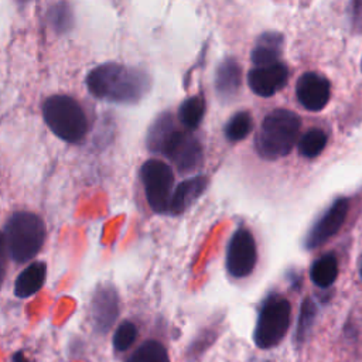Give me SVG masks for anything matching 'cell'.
<instances>
[{
	"label": "cell",
	"mask_w": 362,
	"mask_h": 362,
	"mask_svg": "<svg viewBox=\"0 0 362 362\" xmlns=\"http://www.w3.org/2000/svg\"><path fill=\"white\" fill-rule=\"evenodd\" d=\"M86 86L98 99L115 103H134L148 90L150 79L140 69L107 62L88 74Z\"/></svg>",
	"instance_id": "6da1fadb"
},
{
	"label": "cell",
	"mask_w": 362,
	"mask_h": 362,
	"mask_svg": "<svg viewBox=\"0 0 362 362\" xmlns=\"http://www.w3.org/2000/svg\"><path fill=\"white\" fill-rule=\"evenodd\" d=\"M300 124V117L291 110L276 109L270 112L256 134L257 153L267 160L287 156L297 141Z\"/></svg>",
	"instance_id": "7a4b0ae2"
},
{
	"label": "cell",
	"mask_w": 362,
	"mask_h": 362,
	"mask_svg": "<svg viewBox=\"0 0 362 362\" xmlns=\"http://www.w3.org/2000/svg\"><path fill=\"white\" fill-rule=\"evenodd\" d=\"M4 239L11 259L17 263H25L42 247L45 225L33 212H16L6 223Z\"/></svg>",
	"instance_id": "3957f363"
},
{
	"label": "cell",
	"mask_w": 362,
	"mask_h": 362,
	"mask_svg": "<svg viewBox=\"0 0 362 362\" xmlns=\"http://www.w3.org/2000/svg\"><path fill=\"white\" fill-rule=\"evenodd\" d=\"M47 126L59 139L75 143L88 132V120L81 105L66 95L49 96L42 105Z\"/></svg>",
	"instance_id": "277c9868"
},
{
	"label": "cell",
	"mask_w": 362,
	"mask_h": 362,
	"mask_svg": "<svg viewBox=\"0 0 362 362\" xmlns=\"http://www.w3.org/2000/svg\"><path fill=\"white\" fill-rule=\"evenodd\" d=\"M291 305L279 294H270L262 304L257 315L253 339L262 349L276 346L287 334L290 327Z\"/></svg>",
	"instance_id": "5b68a950"
},
{
	"label": "cell",
	"mask_w": 362,
	"mask_h": 362,
	"mask_svg": "<svg viewBox=\"0 0 362 362\" xmlns=\"http://www.w3.org/2000/svg\"><path fill=\"white\" fill-rule=\"evenodd\" d=\"M141 182L150 208L154 212H168L174 187L173 168L161 160H147L140 170Z\"/></svg>",
	"instance_id": "8992f818"
},
{
	"label": "cell",
	"mask_w": 362,
	"mask_h": 362,
	"mask_svg": "<svg viewBox=\"0 0 362 362\" xmlns=\"http://www.w3.org/2000/svg\"><path fill=\"white\" fill-rule=\"evenodd\" d=\"M257 260L256 242L252 232L246 228H239L233 232L226 250V269L230 276L243 279L249 276Z\"/></svg>",
	"instance_id": "52a82bcc"
},
{
	"label": "cell",
	"mask_w": 362,
	"mask_h": 362,
	"mask_svg": "<svg viewBox=\"0 0 362 362\" xmlns=\"http://www.w3.org/2000/svg\"><path fill=\"white\" fill-rule=\"evenodd\" d=\"M164 156L181 171L191 173L197 170L204 158L199 140L189 132L177 130L164 150Z\"/></svg>",
	"instance_id": "ba28073f"
},
{
	"label": "cell",
	"mask_w": 362,
	"mask_h": 362,
	"mask_svg": "<svg viewBox=\"0 0 362 362\" xmlns=\"http://www.w3.org/2000/svg\"><path fill=\"white\" fill-rule=\"evenodd\" d=\"M349 209V201L346 198H338L322 214V216L313 225L305 236V247L315 249L331 239L344 225Z\"/></svg>",
	"instance_id": "9c48e42d"
},
{
	"label": "cell",
	"mask_w": 362,
	"mask_h": 362,
	"mask_svg": "<svg viewBox=\"0 0 362 362\" xmlns=\"http://www.w3.org/2000/svg\"><path fill=\"white\" fill-rule=\"evenodd\" d=\"M329 95V81L317 72H305L297 81L296 96L307 110H321L328 103Z\"/></svg>",
	"instance_id": "30bf717a"
},
{
	"label": "cell",
	"mask_w": 362,
	"mask_h": 362,
	"mask_svg": "<svg viewBox=\"0 0 362 362\" xmlns=\"http://www.w3.org/2000/svg\"><path fill=\"white\" fill-rule=\"evenodd\" d=\"M90 314L99 332H107L112 328L119 315V296L110 284H102L96 288L90 303Z\"/></svg>",
	"instance_id": "8fae6325"
},
{
	"label": "cell",
	"mask_w": 362,
	"mask_h": 362,
	"mask_svg": "<svg viewBox=\"0 0 362 362\" xmlns=\"http://www.w3.org/2000/svg\"><path fill=\"white\" fill-rule=\"evenodd\" d=\"M288 79L287 66L281 62L256 66L249 71L247 74V83L249 88L259 96L269 98L279 92Z\"/></svg>",
	"instance_id": "7c38bea8"
},
{
	"label": "cell",
	"mask_w": 362,
	"mask_h": 362,
	"mask_svg": "<svg viewBox=\"0 0 362 362\" xmlns=\"http://www.w3.org/2000/svg\"><path fill=\"white\" fill-rule=\"evenodd\" d=\"M208 178L202 175H195L181 181L173 191L168 212L173 215H180L188 209L206 189Z\"/></svg>",
	"instance_id": "4fadbf2b"
},
{
	"label": "cell",
	"mask_w": 362,
	"mask_h": 362,
	"mask_svg": "<svg viewBox=\"0 0 362 362\" xmlns=\"http://www.w3.org/2000/svg\"><path fill=\"white\" fill-rule=\"evenodd\" d=\"M177 132L174 116L171 113H161L151 123L147 133V147L153 153L164 154L167 144Z\"/></svg>",
	"instance_id": "5bb4252c"
},
{
	"label": "cell",
	"mask_w": 362,
	"mask_h": 362,
	"mask_svg": "<svg viewBox=\"0 0 362 362\" xmlns=\"http://www.w3.org/2000/svg\"><path fill=\"white\" fill-rule=\"evenodd\" d=\"M283 35L279 33H264L257 38L252 51V62L256 66L277 64L281 55Z\"/></svg>",
	"instance_id": "9a60e30c"
},
{
	"label": "cell",
	"mask_w": 362,
	"mask_h": 362,
	"mask_svg": "<svg viewBox=\"0 0 362 362\" xmlns=\"http://www.w3.org/2000/svg\"><path fill=\"white\" fill-rule=\"evenodd\" d=\"M242 82L240 65L233 58H226L221 62L215 75V89L219 96L230 98L233 96Z\"/></svg>",
	"instance_id": "2e32d148"
},
{
	"label": "cell",
	"mask_w": 362,
	"mask_h": 362,
	"mask_svg": "<svg viewBox=\"0 0 362 362\" xmlns=\"http://www.w3.org/2000/svg\"><path fill=\"white\" fill-rule=\"evenodd\" d=\"M47 266L44 262H34L28 264L16 279L14 294L20 298L30 297L35 294L45 281Z\"/></svg>",
	"instance_id": "e0dca14e"
},
{
	"label": "cell",
	"mask_w": 362,
	"mask_h": 362,
	"mask_svg": "<svg viewBox=\"0 0 362 362\" xmlns=\"http://www.w3.org/2000/svg\"><path fill=\"white\" fill-rule=\"evenodd\" d=\"M313 283L320 288H328L338 277V259L334 253H325L318 257L310 270Z\"/></svg>",
	"instance_id": "ac0fdd59"
},
{
	"label": "cell",
	"mask_w": 362,
	"mask_h": 362,
	"mask_svg": "<svg viewBox=\"0 0 362 362\" xmlns=\"http://www.w3.org/2000/svg\"><path fill=\"white\" fill-rule=\"evenodd\" d=\"M205 113V100L201 96H192L182 102L178 110V117L181 123L192 130L199 126Z\"/></svg>",
	"instance_id": "d6986e66"
},
{
	"label": "cell",
	"mask_w": 362,
	"mask_h": 362,
	"mask_svg": "<svg viewBox=\"0 0 362 362\" xmlns=\"http://www.w3.org/2000/svg\"><path fill=\"white\" fill-rule=\"evenodd\" d=\"M127 362H170V359L163 344L148 339L130 355Z\"/></svg>",
	"instance_id": "ffe728a7"
},
{
	"label": "cell",
	"mask_w": 362,
	"mask_h": 362,
	"mask_svg": "<svg viewBox=\"0 0 362 362\" xmlns=\"http://www.w3.org/2000/svg\"><path fill=\"white\" fill-rule=\"evenodd\" d=\"M47 20L51 28L59 34H64L72 27V10L66 1H58L52 4L48 10Z\"/></svg>",
	"instance_id": "44dd1931"
},
{
	"label": "cell",
	"mask_w": 362,
	"mask_h": 362,
	"mask_svg": "<svg viewBox=\"0 0 362 362\" xmlns=\"http://www.w3.org/2000/svg\"><path fill=\"white\" fill-rule=\"evenodd\" d=\"M317 315V304L313 301V298H305L301 304L298 321H297V329H296V342L303 344L305 338L308 337L314 321Z\"/></svg>",
	"instance_id": "7402d4cb"
},
{
	"label": "cell",
	"mask_w": 362,
	"mask_h": 362,
	"mask_svg": "<svg viewBox=\"0 0 362 362\" xmlns=\"http://www.w3.org/2000/svg\"><path fill=\"white\" fill-rule=\"evenodd\" d=\"M253 127L252 116L247 112L235 113L225 126V136L230 141H239L245 139Z\"/></svg>",
	"instance_id": "603a6c76"
},
{
	"label": "cell",
	"mask_w": 362,
	"mask_h": 362,
	"mask_svg": "<svg viewBox=\"0 0 362 362\" xmlns=\"http://www.w3.org/2000/svg\"><path fill=\"white\" fill-rule=\"evenodd\" d=\"M325 144H327V134L320 129H311L305 134H303V137L300 139L298 150L301 156L307 158H313V157H317L324 150Z\"/></svg>",
	"instance_id": "cb8c5ba5"
},
{
	"label": "cell",
	"mask_w": 362,
	"mask_h": 362,
	"mask_svg": "<svg viewBox=\"0 0 362 362\" xmlns=\"http://www.w3.org/2000/svg\"><path fill=\"white\" fill-rule=\"evenodd\" d=\"M137 328L133 322L124 321L122 322L113 335V346L116 351H126L136 339Z\"/></svg>",
	"instance_id": "d4e9b609"
},
{
	"label": "cell",
	"mask_w": 362,
	"mask_h": 362,
	"mask_svg": "<svg viewBox=\"0 0 362 362\" xmlns=\"http://www.w3.org/2000/svg\"><path fill=\"white\" fill-rule=\"evenodd\" d=\"M351 21L354 28L362 30V0H352Z\"/></svg>",
	"instance_id": "484cf974"
},
{
	"label": "cell",
	"mask_w": 362,
	"mask_h": 362,
	"mask_svg": "<svg viewBox=\"0 0 362 362\" xmlns=\"http://www.w3.org/2000/svg\"><path fill=\"white\" fill-rule=\"evenodd\" d=\"M6 252H7V246H6L4 233L0 232V286H1V283L4 280V276H6V266H7Z\"/></svg>",
	"instance_id": "4316f807"
},
{
	"label": "cell",
	"mask_w": 362,
	"mask_h": 362,
	"mask_svg": "<svg viewBox=\"0 0 362 362\" xmlns=\"http://www.w3.org/2000/svg\"><path fill=\"white\" fill-rule=\"evenodd\" d=\"M13 362H28V361L24 358V354L18 351L13 355Z\"/></svg>",
	"instance_id": "83f0119b"
},
{
	"label": "cell",
	"mask_w": 362,
	"mask_h": 362,
	"mask_svg": "<svg viewBox=\"0 0 362 362\" xmlns=\"http://www.w3.org/2000/svg\"><path fill=\"white\" fill-rule=\"evenodd\" d=\"M20 3H27V1H30V0H18Z\"/></svg>",
	"instance_id": "f1b7e54d"
},
{
	"label": "cell",
	"mask_w": 362,
	"mask_h": 362,
	"mask_svg": "<svg viewBox=\"0 0 362 362\" xmlns=\"http://www.w3.org/2000/svg\"><path fill=\"white\" fill-rule=\"evenodd\" d=\"M361 276H362V263H361Z\"/></svg>",
	"instance_id": "f546056e"
}]
</instances>
